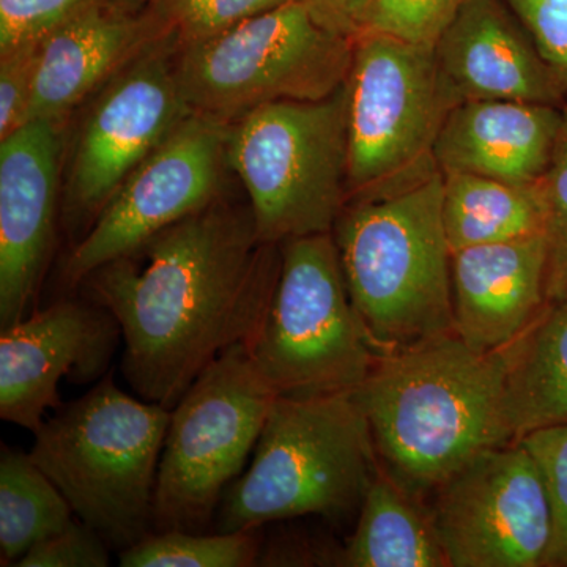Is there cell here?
<instances>
[{
    "mask_svg": "<svg viewBox=\"0 0 567 567\" xmlns=\"http://www.w3.org/2000/svg\"><path fill=\"white\" fill-rule=\"evenodd\" d=\"M281 245L264 244L251 207L216 203L153 235L80 284L121 324L122 374L173 410L205 369L259 330Z\"/></svg>",
    "mask_w": 567,
    "mask_h": 567,
    "instance_id": "obj_1",
    "label": "cell"
},
{
    "mask_svg": "<svg viewBox=\"0 0 567 567\" xmlns=\"http://www.w3.org/2000/svg\"><path fill=\"white\" fill-rule=\"evenodd\" d=\"M354 398L380 470L420 502L477 454L518 440L505 354L456 334L379 357Z\"/></svg>",
    "mask_w": 567,
    "mask_h": 567,
    "instance_id": "obj_2",
    "label": "cell"
},
{
    "mask_svg": "<svg viewBox=\"0 0 567 567\" xmlns=\"http://www.w3.org/2000/svg\"><path fill=\"white\" fill-rule=\"evenodd\" d=\"M443 181L435 166L354 199L331 233L350 300L379 357L454 334Z\"/></svg>",
    "mask_w": 567,
    "mask_h": 567,
    "instance_id": "obj_3",
    "label": "cell"
},
{
    "mask_svg": "<svg viewBox=\"0 0 567 567\" xmlns=\"http://www.w3.org/2000/svg\"><path fill=\"white\" fill-rule=\"evenodd\" d=\"M374 439L354 393L276 398L249 468L224 492L216 533L319 516L360 514L379 475Z\"/></svg>",
    "mask_w": 567,
    "mask_h": 567,
    "instance_id": "obj_4",
    "label": "cell"
},
{
    "mask_svg": "<svg viewBox=\"0 0 567 567\" xmlns=\"http://www.w3.org/2000/svg\"><path fill=\"white\" fill-rule=\"evenodd\" d=\"M171 410L132 398L106 374L35 432L32 461L111 550L155 533V488Z\"/></svg>",
    "mask_w": 567,
    "mask_h": 567,
    "instance_id": "obj_5",
    "label": "cell"
},
{
    "mask_svg": "<svg viewBox=\"0 0 567 567\" xmlns=\"http://www.w3.org/2000/svg\"><path fill=\"white\" fill-rule=\"evenodd\" d=\"M227 164L264 244L333 233L349 199L347 82L319 102H276L230 123Z\"/></svg>",
    "mask_w": 567,
    "mask_h": 567,
    "instance_id": "obj_6",
    "label": "cell"
},
{
    "mask_svg": "<svg viewBox=\"0 0 567 567\" xmlns=\"http://www.w3.org/2000/svg\"><path fill=\"white\" fill-rule=\"evenodd\" d=\"M353 44L289 0L212 39L178 44L175 66L192 111L234 122L262 104L333 95L349 80Z\"/></svg>",
    "mask_w": 567,
    "mask_h": 567,
    "instance_id": "obj_7",
    "label": "cell"
},
{
    "mask_svg": "<svg viewBox=\"0 0 567 567\" xmlns=\"http://www.w3.org/2000/svg\"><path fill=\"white\" fill-rule=\"evenodd\" d=\"M278 398L354 393L379 360L347 290L333 234L281 244L278 279L248 344Z\"/></svg>",
    "mask_w": 567,
    "mask_h": 567,
    "instance_id": "obj_8",
    "label": "cell"
},
{
    "mask_svg": "<svg viewBox=\"0 0 567 567\" xmlns=\"http://www.w3.org/2000/svg\"><path fill=\"white\" fill-rule=\"evenodd\" d=\"M276 398L246 344L230 347L194 380L171 410L156 477L155 533H208Z\"/></svg>",
    "mask_w": 567,
    "mask_h": 567,
    "instance_id": "obj_9",
    "label": "cell"
},
{
    "mask_svg": "<svg viewBox=\"0 0 567 567\" xmlns=\"http://www.w3.org/2000/svg\"><path fill=\"white\" fill-rule=\"evenodd\" d=\"M458 103L434 44L358 33L347 80L349 196L390 192L435 167L436 137Z\"/></svg>",
    "mask_w": 567,
    "mask_h": 567,
    "instance_id": "obj_10",
    "label": "cell"
},
{
    "mask_svg": "<svg viewBox=\"0 0 567 567\" xmlns=\"http://www.w3.org/2000/svg\"><path fill=\"white\" fill-rule=\"evenodd\" d=\"M229 121L192 112L122 183L63 265L69 289L153 235L218 203Z\"/></svg>",
    "mask_w": 567,
    "mask_h": 567,
    "instance_id": "obj_11",
    "label": "cell"
},
{
    "mask_svg": "<svg viewBox=\"0 0 567 567\" xmlns=\"http://www.w3.org/2000/svg\"><path fill=\"white\" fill-rule=\"evenodd\" d=\"M432 496V527L450 567H544L550 507L535 458L518 440L491 447Z\"/></svg>",
    "mask_w": 567,
    "mask_h": 567,
    "instance_id": "obj_12",
    "label": "cell"
},
{
    "mask_svg": "<svg viewBox=\"0 0 567 567\" xmlns=\"http://www.w3.org/2000/svg\"><path fill=\"white\" fill-rule=\"evenodd\" d=\"M174 41V33L164 37L115 74L85 118L65 203L76 244L130 174L194 112L178 82Z\"/></svg>",
    "mask_w": 567,
    "mask_h": 567,
    "instance_id": "obj_13",
    "label": "cell"
},
{
    "mask_svg": "<svg viewBox=\"0 0 567 567\" xmlns=\"http://www.w3.org/2000/svg\"><path fill=\"white\" fill-rule=\"evenodd\" d=\"M0 336V416L35 434L48 409H61L59 385L100 382L122 339L110 309L63 298Z\"/></svg>",
    "mask_w": 567,
    "mask_h": 567,
    "instance_id": "obj_14",
    "label": "cell"
},
{
    "mask_svg": "<svg viewBox=\"0 0 567 567\" xmlns=\"http://www.w3.org/2000/svg\"><path fill=\"white\" fill-rule=\"evenodd\" d=\"M62 126L37 118L0 140V330L32 315L55 238Z\"/></svg>",
    "mask_w": 567,
    "mask_h": 567,
    "instance_id": "obj_15",
    "label": "cell"
},
{
    "mask_svg": "<svg viewBox=\"0 0 567 567\" xmlns=\"http://www.w3.org/2000/svg\"><path fill=\"white\" fill-rule=\"evenodd\" d=\"M546 234L453 252L454 334L484 353L502 352L547 305Z\"/></svg>",
    "mask_w": 567,
    "mask_h": 567,
    "instance_id": "obj_16",
    "label": "cell"
},
{
    "mask_svg": "<svg viewBox=\"0 0 567 567\" xmlns=\"http://www.w3.org/2000/svg\"><path fill=\"white\" fill-rule=\"evenodd\" d=\"M167 35L166 25L130 14L121 0L91 7L63 22L40 41L25 123L62 121L89 93Z\"/></svg>",
    "mask_w": 567,
    "mask_h": 567,
    "instance_id": "obj_17",
    "label": "cell"
},
{
    "mask_svg": "<svg viewBox=\"0 0 567 567\" xmlns=\"http://www.w3.org/2000/svg\"><path fill=\"white\" fill-rule=\"evenodd\" d=\"M565 118L555 104L465 100L440 130L435 164L443 174L535 185L548 169Z\"/></svg>",
    "mask_w": 567,
    "mask_h": 567,
    "instance_id": "obj_18",
    "label": "cell"
},
{
    "mask_svg": "<svg viewBox=\"0 0 567 567\" xmlns=\"http://www.w3.org/2000/svg\"><path fill=\"white\" fill-rule=\"evenodd\" d=\"M446 81L465 100L557 104L561 91L499 0H464L434 44Z\"/></svg>",
    "mask_w": 567,
    "mask_h": 567,
    "instance_id": "obj_19",
    "label": "cell"
},
{
    "mask_svg": "<svg viewBox=\"0 0 567 567\" xmlns=\"http://www.w3.org/2000/svg\"><path fill=\"white\" fill-rule=\"evenodd\" d=\"M502 352L517 439L567 424V295L547 301L535 322Z\"/></svg>",
    "mask_w": 567,
    "mask_h": 567,
    "instance_id": "obj_20",
    "label": "cell"
},
{
    "mask_svg": "<svg viewBox=\"0 0 567 567\" xmlns=\"http://www.w3.org/2000/svg\"><path fill=\"white\" fill-rule=\"evenodd\" d=\"M336 565L447 567L431 516L420 499L380 470L364 496L357 527Z\"/></svg>",
    "mask_w": 567,
    "mask_h": 567,
    "instance_id": "obj_21",
    "label": "cell"
},
{
    "mask_svg": "<svg viewBox=\"0 0 567 567\" xmlns=\"http://www.w3.org/2000/svg\"><path fill=\"white\" fill-rule=\"evenodd\" d=\"M443 175V226L451 252L546 230L539 182L513 185L483 175Z\"/></svg>",
    "mask_w": 567,
    "mask_h": 567,
    "instance_id": "obj_22",
    "label": "cell"
},
{
    "mask_svg": "<svg viewBox=\"0 0 567 567\" xmlns=\"http://www.w3.org/2000/svg\"><path fill=\"white\" fill-rule=\"evenodd\" d=\"M76 520L70 503L29 453L0 454V565L17 566L41 540Z\"/></svg>",
    "mask_w": 567,
    "mask_h": 567,
    "instance_id": "obj_23",
    "label": "cell"
},
{
    "mask_svg": "<svg viewBox=\"0 0 567 567\" xmlns=\"http://www.w3.org/2000/svg\"><path fill=\"white\" fill-rule=\"evenodd\" d=\"M262 528V527H260ZM260 528L234 533H153L118 554L122 567H249L259 565Z\"/></svg>",
    "mask_w": 567,
    "mask_h": 567,
    "instance_id": "obj_24",
    "label": "cell"
},
{
    "mask_svg": "<svg viewBox=\"0 0 567 567\" xmlns=\"http://www.w3.org/2000/svg\"><path fill=\"white\" fill-rule=\"evenodd\" d=\"M518 442L535 458L546 487L551 517L546 566L567 567V424L535 429Z\"/></svg>",
    "mask_w": 567,
    "mask_h": 567,
    "instance_id": "obj_25",
    "label": "cell"
},
{
    "mask_svg": "<svg viewBox=\"0 0 567 567\" xmlns=\"http://www.w3.org/2000/svg\"><path fill=\"white\" fill-rule=\"evenodd\" d=\"M289 0H156L158 17L178 44L212 39Z\"/></svg>",
    "mask_w": 567,
    "mask_h": 567,
    "instance_id": "obj_26",
    "label": "cell"
},
{
    "mask_svg": "<svg viewBox=\"0 0 567 567\" xmlns=\"http://www.w3.org/2000/svg\"><path fill=\"white\" fill-rule=\"evenodd\" d=\"M547 238V300L567 295V115L548 169L539 181Z\"/></svg>",
    "mask_w": 567,
    "mask_h": 567,
    "instance_id": "obj_27",
    "label": "cell"
},
{
    "mask_svg": "<svg viewBox=\"0 0 567 567\" xmlns=\"http://www.w3.org/2000/svg\"><path fill=\"white\" fill-rule=\"evenodd\" d=\"M462 3L464 0H371L361 32L435 44Z\"/></svg>",
    "mask_w": 567,
    "mask_h": 567,
    "instance_id": "obj_28",
    "label": "cell"
},
{
    "mask_svg": "<svg viewBox=\"0 0 567 567\" xmlns=\"http://www.w3.org/2000/svg\"><path fill=\"white\" fill-rule=\"evenodd\" d=\"M106 2L115 0H0V52L40 43L63 22Z\"/></svg>",
    "mask_w": 567,
    "mask_h": 567,
    "instance_id": "obj_29",
    "label": "cell"
},
{
    "mask_svg": "<svg viewBox=\"0 0 567 567\" xmlns=\"http://www.w3.org/2000/svg\"><path fill=\"white\" fill-rule=\"evenodd\" d=\"M559 91H567V0H506Z\"/></svg>",
    "mask_w": 567,
    "mask_h": 567,
    "instance_id": "obj_30",
    "label": "cell"
},
{
    "mask_svg": "<svg viewBox=\"0 0 567 567\" xmlns=\"http://www.w3.org/2000/svg\"><path fill=\"white\" fill-rule=\"evenodd\" d=\"M111 547L99 533L80 518L59 535L37 544L17 567H106Z\"/></svg>",
    "mask_w": 567,
    "mask_h": 567,
    "instance_id": "obj_31",
    "label": "cell"
},
{
    "mask_svg": "<svg viewBox=\"0 0 567 567\" xmlns=\"http://www.w3.org/2000/svg\"><path fill=\"white\" fill-rule=\"evenodd\" d=\"M39 44L0 52V140L25 123L35 81Z\"/></svg>",
    "mask_w": 567,
    "mask_h": 567,
    "instance_id": "obj_32",
    "label": "cell"
},
{
    "mask_svg": "<svg viewBox=\"0 0 567 567\" xmlns=\"http://www.w3.org/2000/svg\"><path fill=\"white\" fill-rule=\"evenodd\" d=\"M317 21L331 31L354 37L363 31L365 13L371 0H300Z\"/></svg>",
    "mask_w": 567,
    "mask_h": 567,
    "instance_id": "obj_33",
    "label": "cell"
}]
</instances>
